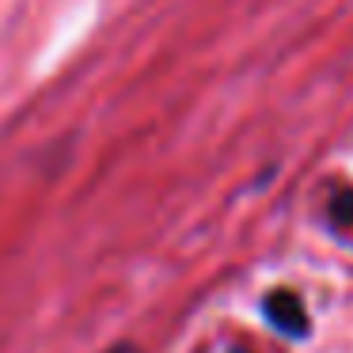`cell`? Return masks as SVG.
Masks as SVG:
<instances>
[{"mask_svg":"<svg viewBox=\"0 0 353 353\" xmlns=\"http://www.w3.org/2000/svg\"><path fill=\"white\" fill-rule=\"evenodd\" d=\"M232 353H251V350H232Z\"/></svg>","mask_w":353,"mask_h":353,"instance_id":"3957f363","label":"cell"},{"mask_svg":"<svg viewBox=\"0 0 353 353\" xmlns=\"http://www.w3.org/2000/svg\"><path fill=\"white\" fill-rule=\"evenodd\" d=\"M262 312H266L270 327L281 330L285 338H304L307 327H312V323H307L304 300H300V292H292V289H274V292H266V300H262Z\"/></svg>","mask_w":353,"mask_h":353,"instance_id":"6da1fadb","label":"cell"},{"mask_svg":"<svg viewBox=\"0 0 353 353\" xmlns=\"http://www.w3.org/2000/svg\"><path fill=\"white\" fill-rule=\"evenodd\" d=\"M107 353H137V345H130V342H118V345H110Z\"/></svg>","mask_w":353,"mask_h":353,"instance_id":"7a4b0ae2","label":"cell"}]
</instances>
